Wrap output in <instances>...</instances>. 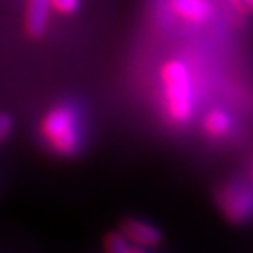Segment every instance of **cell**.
I'll return each mask as SVG.
<instances>
[{"instance_id": "30bf717a", "label": "cell", "mask_w": 253, "mask_h": 253, "mask_svg": "<svg viewBox=\"0 0 253 253\" xmlns=\"http://www.w3.org/2000/svg\"><path fill=\"white\" fill-rule=\"evenodd\" d=\"M13 129H15L13 117L9 113H6V111H0V146L4 145V143H8V139L11 137Z\"/></svg>"}, {"instance_id": "7c38bea8", "label": "cell", "mask_w": 253, "mask_h": 253, "mask_svg": "<svg viewBox=\"0 0 253 253\" xmlns=\"http://www.w3.org/2000/svg\"><path fill=\"white\" fill-rule=\"evenodd\" d=\"M133 253H145V252H143V250H135Z\"/></svg>"}, {"instance_id": "8fae6325", "label": "cell", "mask_w": 253, "mask_h": 253, "mask_svg": "<svg viewBox=\"0 0 253 253\" xmlns=\"http://www.w3.org/2000/svg\"><path fill=\"white\" fill-rule=\"evenodd\" d=\"M233 4H235V6L240 9V11H250V9L253 8L252 0H233Z\"/></svg>"}, {"instance_id": "9c48e42d", "label": "cell", "mask_w": 253, "mask_h": 253, "mask_svg": "<svg viewBox=\"0 0 253 253\" xmlns=\"http://www.w3.org/2000/svg\"><path fill=\"white\" fill-rule=\"evenodd\" d=\"M49 6H51V11L68 17L77 13V9L81 8V0H49Z\"/></svg>"}, {"instance_id": "52a82bcc", "label": "cell", "mask_w": 253, "mask_h": 253, "mask_svg": "<svg viewBox=\"0 0 253 253\" xmlns=\"http://www.w3.org/2000/svg\"><path fill=\"white\" fill-rule=\"evenodd\" d=\"M231 126H233V120L227 115L223 109H212L208 111L205 120H203V127L210 137L214 139H221L225 137L229 131H231Z\"/></svg>"}, {"instance_id": "3957f363", "label": "cell", "mask_w": 253, "mask_h": 253, "mask_svg": "<svg viewBox=\"0 0 253 253\" xmlns=\"http://www.w3.org/2000/svg\"><path fill=\"white\" fill-rule=\"evenodd\" d=\"M217 205L223 216L235 223H246L253 216V193L240 182H231L217 193Z\"/></svg>"}, {"instance_id": "5b68a950", "label": "cell", "mask_w": 253, "mask_h": 253, "mask_svg": "<svg viewBox=\"0 0 253 253\" xmlns=\"http://www.w3.org/2000/svg\"><path fill=\"white\" fill-rule=\"evenodd\" d=\"M51 21L49 0H27L25 4V34L32 40H40L47 34Z\"/></svg>"}, {"instance_id": "ba28073f", "label": "cell", "mask_w": 253, "mask_h": 253, "mask_svg": "<svg viewBox=\"0 0 253 253\" xmlns=\"http://www.w3.org/2000/svg\"><path fill=\"white\" fill-rule=\"evenodd\" d=\"M103 244H105V253H133L135 252V250H131V244H129L120 233H117V231L107 233Z\"/></svg>"}, {"instance_id": "6da1fadb", "label": "cell", "mask_w": 253, "mask_h": 253, "mask_svg": "<svg viewBox=\"0 0 253 253\" xmlns=\"http://www.w3.org/2000/svg\"><path fill=\"white\" fill-rule=\"evenodd\" d=\"M42 139L60 158L77 156L83 146V120L79 109L70 101L56 103L42 118Z\"/></svg>"}, {"instance_id": "277c9868", "label": "cell", "mask_w": 253, "mask_h": 253, "mask_svg": "<svg viewBox=\"0 0 253 253\" xmlns=\"http://www.w3.org/2000/svg\"><path fill=\"white\" fill-rule=\"evenodd\" d=\"M120 235L126 238L129 244L137 246L139 250L158 248L163 242V233L150 221L139 217H126L120 223Z\"/></svg>"}, {"instance_id": "4fadbf2b", "label": "cell", "mask_w": 253, "mask_h": 253, "mask_svg": "<svg viewBox=\"0 0 253 253\" xmlns=\"http://www.w3.org/2000/svg\"><path fill=\"white\" fill-rule=\"evenodd\" d=\"M252 6H253V0H252Z\"/></svg>"}, {"instance_id": "8992f818", "label": "cell", "mask_w": 253, "mask_h": 253, "mask_svg": "<svg viewBox=\"0 0 253 253\" xmlns=\"http://www.w3.org/2000/svg\"><path fill=\"white\" fill-rule=\"evenodd\" d=\"M171 6L176 15L193 23H203L212 13V4L208 0H172Z\"/></svg>"}, {"instance_id": "7a4b0ae2", "label": "cell", "mask_w": 253, "mask_h": 253, "mask_svg": "<svg viewBox=\"0 0 253 253\" xmlns=\"http://www.w3.org/2000/svg\"><path fill=\"white\" fill-rule=\"evenodd\" d=\"M163 83L167 94L169 115L176 124H188L193 115L191 103V84L188 68L178 60H171L163 66Z\"/></svg>"}]
</instances>
